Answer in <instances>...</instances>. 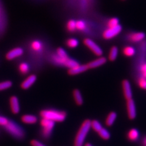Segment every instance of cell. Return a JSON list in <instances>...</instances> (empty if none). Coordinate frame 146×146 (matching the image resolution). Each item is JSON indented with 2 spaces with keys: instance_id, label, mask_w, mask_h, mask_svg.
Returning <instances> with one entry per match:
<instances>
[{
  "instance_id": "1",
  "label": "cell",
  "mask_w": 146,
  "mask_h": 146,
  "mask_svg": "<svg viewBox=\"0 0 146 146\" xmlns=\"http://www.w3.org/2000/svg\"><path fill=\"white\" fill-rule=\"evenodd\" d=\"M40 116L42 118L47 119L54 122H62L66 119V113L54 109H46L40 112Z\"/></svg>"
},
{
  "instance_id": "2",
  "label": "cell",
  "mask_w": 146,
  "mask_h": 146,
  "mask_svg": "<svg viewBox=\"0 0 146 146\" xmlns=\"http://www.w3.org/2000/svg\"><path fill=\"white\" fill-rule=\"evenodd\" d=\"M91 121L86 119L82 122L80 127L76 135L74 146H84L86 136L90 131Z\"/></svg>"
},
{
  "instance_id": "3",
  "label": "cell",
  "mask_w": 146,
  "mask_h": 146,
  "mask_svg": "<svg viewBox=\"0 0 146 146\" xmlns=\"http://www.w3.org/2000/svg\"><path fill=\"white\" fill-rule=\"evenodd\" d=\"M6 130L17 139H22L25 136V131L19 125L12 121H9L7 124L4 126Z\"/></svg>"
},
{
  "instance_id": "4",
  "label": "cell",
  "mask_w": 146,
  "mask_h": 146,
  "mask_svg": "<svg viewBox=\"0 0 146 146\" xmlns=\"http://www.w3.org/2000/svg\"><path fill=\"white\" fill-rule=\"evenodd\" d=\"M42 127V135L45 139H48L51 136L55 125V122L47 119L42 118L40 121Z\"/></svg>"
},
{
  "instance_id": "5",
  "label": "cell",
  "mask_w": 146,
  "mask_h": 146,
  "mask_svg": "<svg viewBox=\"0 0 146 146\" xmlns=\"http://www.w3.org/2000/svg\"><path fill=\"white\" fill-rule=\"evenodd\" d=\"M122 27L119 24L115 27H108L107 29L104 32L103 37L106 40H110L119 34L122 31Z\"/></svg>"
},
{
  "instance_id": "6",
  "label": "cell",
  "mask_w": 146,
  "mask_h": 146,
  "mask_svg": "<svg viewBox=\"0 0 146 146\" xmlns=\"http://www.w3.org/2000/svg\"><path fill=\"white\" fill-rule=\"evenodd\" d=\"M84 43L86 47L88 48L96 56H100L103 54L102 49L100 48L99 46L93 40L90 38H85Z\"/></svg>"
},
{
  "instance_id": "7",
  "label": "cell",
  "mask_w": 146,
  "mask_h": 146,
  "mask_svg": "<svg viewBox=\"0 0 146 146\" xmlns=\"http://www.w3.org/2000/svg\"><path fill=\"white\" fill-rule=\"evenodd\" d=\"M127 109L128 117L130 120H133L136 117V109L134 100L130 99L127 100Z\"/></svg>"
},
{
  "instance_id": "8",
  "label": "cell",
  "mask_w": 146,
  "mask_h": 146,
  "mask_svg": "<svg viewBox=\"0 0 146 146\" xmlns=\"http://www.w3.org/2000/svg\"><path fill=\"white\" fill-rule=\"evenodd\" d=\"M23 49L21 48H13L6 54V58L8 60H12L18 57L21 56L23 54Z\"/></svg>"
},
{
  "instance_id": "9",
  "label": "cell",
  "mask_w": 146,
  "mask_h": 146,
  "mask_svg": "<svg viewBox=\"0 0 146 146\" xmlns=\"http://www.w3.org/2000/svg\"><path fill=\"white\" fill-rule=\"evenodd\" d=\"M122 88H123V92H124V98L126 100H129L132 99V90L131 88V85L130 82L128 80H124L122 81Z\"/></svg>"
},
{
  "instance_id": "10",
  "label": "cell",
  "mask_w": 146,
  "mask_h": 146,
  "mask_svg": "<svg viewBox=\"0 0 146 146\" xmlns=\"http://www.w3.org/2000/svg\"><path fill=\"white\" fill-rule=\"evenodd\" d=\"M88 69L89 68L87 64H86V65H78L69 69V70H68V74L71 76H75L81 74V73H83L86 71H87Z\"/></svg>"
},
{
  "instance_id": "11",
  "label": "cell",
  "mask_w": 146,
  "mask_h": 146,
  "mask_svg": "<svg viewBox=\"0 0 146 146\" xmlns=\"http://www.w3.org/2000/svg\"><path fill=\"white\" fill-rule=\"evenodd\" d=\"M36 80V76L34 74L29 76L27 78L22 82L21 87L23 90H27L33 86Z\"/></svg>"
},
{
  "instance_id": "12",
  "label": "cell",
  "mask_w": 146,
  "mask_h": 146,
  "mask_svg": "<svg viewBox=\"0 0 146 146\" xmlns=\"http://www.w3.org/2000/svg\"><path fill=\"white\" fill-rule=\"evenodd\" d=\"M10 102V106H11V110L13 114L17 115L20 111V104L19 100L17 96H13L9 100Z\"/></svg>"
},
{
  "instance_id": "13",
  "label": "cell",
  "mask_w": 146,
  "mask_h": 146,
  "mask_svg": "<svg viewBox=\"0 0 146 146\" xmlns=\"http://www.w3.org/2000/svg\"><path fill=\"white\" fill-rule=\"evenodd\" d=\"M57 57H58V59H57V60L58 62L63 63V65L65 66L68 60L70 59L66 51L63 49L60 48L57 49Z\"/></svg>"
},
{
  "instance_id": "14",
  "label": "cell",
  "mask_w": 146,
  "mask_h": 146,
  "mask_svg": "<svg viewBox=\"0 0 146 146\" xmlns=\"http://www.w3.org/2000/svg\"><path fill=\"white\" fill-rule=\"evenodd\" d=\"M107 62V58L104 57H100L90 62L87 64L89 69H94L104 65Z\"/></svg>"
},
{
  "instance_id": "15",
  "label": "cell",
  "mask_w": 146,
  "mask_h": 146,
  "mask_svg": "<svg viewBox=\"0 0 146 146\" xmlns=\"http://www.w3.org/2000/svg\"><path fill=\"white\" fill-rule=\"evenodd\" d=\"M21 121L26 124H34L38 121V118L33 115H25L21 116Z\"/></svg>"
},
{
  "instance_id": "16",
  "label": "cell",
  "mask_w": 146,
  "mask_h": 146,
  "mask_svg": "<svg viewBox=\"0 0 146 146\" xmlns=\"http://www.w3.org/2000/svg\"><path fill=\"white\" fill-rule=\"evenodd\" d=\"M145 37V33L143 32H138V33H133L129 35V40L133 42H139L143 40Z\"/></svg>"
},
{
  "instance_id": "17",
  "label": "cell",
  "mask_w": 146,
  "mask_h": 146,
  "mask_svg": "<svg viewBox=\"0 0 146 146\" xmlns=\"http://www.w3.org/2000/svg\"><path fill=\"white\" fill-rule=\"evenodd\" d=\"M73 97H74V100L76 102V104L77 106H82L84 103V99L82 98V96L81 94L80 91L78 89H75L72 92Z\"/></svg>"
},
{
  "instance_id": "18",
  "label": "cell",
  "mask_w": 146,
  "mask_h": 146,
  "mask_svg": "<svg viewBox=\"0 0 146 146\" xmlns=\"http://www.w3.org/2000/svg\"><path fill=\"white\" fill-rule=\"evenodd\" d=\"M117 118V114L115 111H111L110 113L106 117V124L108 127L112 126L115 123Z\"/></svg>"
},
{
  "instance_id": "19",
  "label": "cell",
  "mask_w": 146,
  "mask_h": 146,
  "mask_svg": "<svg viewBox=\"0 0 146 146\" xmlns=\"http://www.w3.org/2000/svg\"><path fill=\"white\" fill-rule=\"evenodd\" d=\"M139 137V131L136 129H131L128 132L127 138L130 141H136L138 139Z\"/></svg>"
},
{
  "instance_id": "20",
  "label": "cell",
  "mask_w": 146,
  "mask_h": 146,
  "mask_svg": "<svg viewBox=\"0 0 146 146\" xmlns=\"http://www.w3.org/2000/svg\"><path fill=\"white\" fill-rule=\"evenodd\" d=\"M118 56V48L116 46L111 47L110 51L109 53V60L110 61H115L117 58V57Z\"/></svg>"
},
{
  "instance_id": "21",
  "label": "cell",
  "mask_w": 146,
  "mask_h": 146,
  "mask_svg": "<svg viewBox=\"0 0 146 146\" xmlns=\"http://www.w3.org/2000/svg\"><path fill=\"white\" fill-rule=\"evenodd\" d=\"M91 128L94 131L98 132L102 129V125L100 124V122L98 120H93L91 121Z\"/></svg>"
},
{
  "instance_id": "22",
  "label": "cell",
  "mask_w": 146,
  "mask_h": 146,
  "mask_svg": "<svg viewBox=\"0 0 146 146\" xmlns=\"http://www.w3.org/2000/svg\"><path fill=\"white\" fill-rule=\"evenodd\" d=\"M98 134L100 138L103 139L104 140H108L110 138L111 136V135L109 131L106 129H105V128H102V129L98 132Z\"/></svg>"
},
{
  "instance_id": "23",
  "label": "cell",
  "mask_w": 146,
  "mask_h": 146,
  "mask_svg": "<svg viewBox=\"0 0 146 146\" xmlns=\"http://www.w3.org/2000/svg\"><path fill=\"white\" fill-rule=\"evenodd\" d=\"M123 53H124L125 56L132 57L135 54V49L134 48L131 46H126L123 50Z\"/></svg>"
},
{
  "instance_id": "24",
  "label": "cell",
  "mask_w": 146,
  "mask_h": 146,
  "mask_svg": "<svg viewBox=\"0 0 146 146\" xmlns=\"http://www.w3.org/2000/svg\"><path fill=\"white\" fill-rule=\"evenodd\" d=\"M66 45L68 47H69L70 48H72V49L76 48L78 46L79 41L76 38H70L66 41Z\"/></svg>"
},
{
  "instance_id": "25",
  "label": "cell",
  "mask_w": 146,
  "mask_h": 146,
  "mask_svg": "<svg viewBox=\"0 0 146 146\" xmlns=\"http://www.w3.org/2000/svg\"><path fill=\"white\" fill-rule=\"evenodd\" d=\"M12 86V82L11 81H4L0 82V91L5 90L10 88Z\"/></svg>"
},
{
  "instance_id": "26",
  "label": "cell",
  "mask_w": 146,
  "mask_h": 146,
  "mask_svg": "<svg viewBox=\"0 0 146 146\" xmlns=\"http://www.w3.org/2000/svg\"><path fill=\"white\" fill-rule=\"evenodd\" d=\"M19 71L22 73V74H27L29 71V66L28 65V64L26 63H21L19 66Z\"/></svg>"
},
{
  "instance_id": "27",
  "label": "cell",
  "mask_w": 146,
  "mask_h": 146,
  "mask_svg": "<svg viewBox=\"0 0 146 146\" xmlns=\"http://www.w3.org/2000/svg\"><path fill=\"white\" fill-rule=\"evenodd\" d=\"M67 29L70 32H74L76 29V21L70 20L67 23Z\"/></svg>"
},
{
  "instance_id": "28",
  "label": "cell",
  "mask_w": 146,
  "mask_h": 146,
  "mask_svg": "<svg viewBox=\"0 0 146 146\" xmlns=\"http://www.w3.org/2000/svg\"><path fill=\"white\" fill-rule=\"evenodd\" d=\"M31 47L35 51H40L42 49V44L38 40H35L32 43Z\"/></svg>"
},
{
  "instance_id": "29",
  "label": "cell",
  "mask_w": 146,
  "mask_h": 146,
  "mask_svg": "<svg viewBox=\"0 0 146 146\" xmlns=\"http://www.w3.org/2000/svg\"><path fill=\"white\" fill-rule=\"evenodd\" d=\"M86 28L85 23L82 20L76 21V29L79 31H84Z\"/></svg>"
},
{
  "instance_id": "30",
  "label": "cell",
  "mask_w": 146,
  "mask_h": 146,
  "mask_svg": "<svg viewBox=\"0 0 146 146\" xmlns=\"http://www.w3.org/2000/svg\"><path fill=\"white\" fill-rule=\"evenodd\" d=\"M118 25H119V20H118V18H115V17L111 18V19L108 22V27H115V26H116Z\"/></svg>"
},
{
  "instance_id": "31",
  "label": "cell",
  "mask_w": 146,
  "mask_h": 146,
  "mask_svg": "<svg viewBox=\"0 0 146 146\" xmlns=\"http://www.w3.org/2000/svg\"><path fill=\"white\" fill-rule=\"evenodd\" d=\"M138 85L141 88L146 90V79L144 77L140 78L138 81Z\"/></svg>"
},
{
  "instance_id": "32",
  "label": "cell",
  "mask_w": 146,
  "mask_h": 146,
  "mask_svg": "<svg viewBox=\"0 0 146 146\" xmlns=\"http://www.w3.org/2000/svg\"><path fill=\"white\" fill-rule=\"evenodd\" d=\"M8 122H9V120L6 117L0 116V125L4 127L7 124Z\"/></svg>"
},
{
  "instance_id": "33",
  "label": "cell",
  "mask_w": 146,
  "mask_h": 146,
  "mask_svg": "<svg viewBox=\"0 0 146 146\" xmlns=\"http://www.w3.org/2000/svg\"><path fill=\"white\" fill-rule=\"evenodd\" d=\"M31 144L32 146H46L38 140L33 139L31 141Z\"/></svg>"
},
{
  "instance_id": "34",
  "label": "cell",
  "mask_w": 146,
  "mask_h": 146,
  "mask_svg": "<svg viewBox=\"0 0 146 146\" xmlns=\"http://www.w3.org/2000/svg\"><path fill=\"white\" fill-rule=\"evenodd\" d=\"M141 72H143V74H146V63L143 64V65L141 66Z\"/></svg>"
},
{
  "instance_id": "35",
  "label": "cell",
  "mask_w": 146,
  "mask_h": 146,
  "mask_svg": "<svg viewBox=\"0 0 146 146\" xmlns=\"http://www.w3.org/2000/svg\"><path fill=\"white\" fill-rule=\"evenodd\" d=\"M84 146H93L92 144H91L90 143H86L84 144Z\"/></svg>"
},
{
  "instance_id": "36",
  "label": "cell",
  "mask_w": 146,
  "mask_h": 146,
  "mask_svg": "<svg viewBox=\"0 0 146 146\" xmlns=\"http://www.w3.org/2000/svg\"><path fill=\"white\" fill-rule=\"evenodd\" d=\"M143 144L145 146H146V137L143 139Z\"/></svg>"
},
{
  "instance_id": "37",
  "label": "cell",
  "mask_w": 146,
  "mask_h": 146,
  "mask_svg": "<svg viewBox=\"0 0 146 146\" xmlns=\"http://www.w3.org/2000/svg\"><path fill=\"white\" fill-rule=\"evenodd\" d=\"M143 76H144V78H145V79H146V74H143Z\"/></svg>"
}]
</instances>
